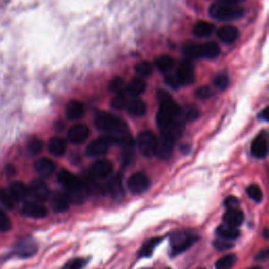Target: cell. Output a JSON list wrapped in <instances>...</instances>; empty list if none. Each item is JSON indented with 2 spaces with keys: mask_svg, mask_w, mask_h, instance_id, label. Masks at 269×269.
<instances>
[{
  "mask_svg": "<svg viewBox=\"0 0 269 269\" xmlns=\"http://www.w3.org/2000/svg\"><path fill=\"white\" fill-rule=\"evenodd\" d=\"M107 191L109 195L116 200H120L124 196V189H123L120 177L116 176L108 181Z\"/></svg>",
  "mask_w": 269,
  "mask_h": 269,
  "instance_id": "obj_26",
  "label": "cell"
},
{
  "mask_svg": "<svg viewBox=\"0 0 269 269\" xmlns=\"http://www.w3.org/2000/svg\"><path fill=\"white\" fill-rule=\"evenodd\" d=\"M95 125L96 128L108 134V136H113L116 138L123 139L124 136L128 135V126L118 117L108 114V113H100L95 119ZM121 144V143H120Z\"/></svg>",
  "mask_w": 269,
  "mask_h": 269,
  "instance_id": "obj_2",
  "label": "cell"
},
{
  "mask_svg": "<svg viewBox=\"0 0 269 269\" xmlns=\"http://www.w3.org/2000/svg\"><path fill=\"white\" fill-rule=\"evenodd\" d=\"M0 203H2L5 207L10 210L13 208L15 205V200L6 188H0Z\"/></svg>",
  "mask_w": 269,
  "mask_h": 269,
  "instance_id": "obj_36",
  "label": "cell"
},
{
  "mask_svg": "<svg viewBox=\"0 0 269 269\" xmlns=\"http://www.w3.org/2000/svg\"><path fill=\"white\" fill-rule=\"evenodd\" d=\"M184 116H185V119L187 121H194V120H196V119L199 118V116H200V110L195 105H189L185 109Z\"/></svg>",
  "mask_w": 269,
  "mask_h": 269,
  "instance_id": "obj_42",
  "label": "cell"
},
{
  "mask_svg": "<svg viewBox=\"0 0 269 269\" xmlns=\"http://www.w3.org/2000/svg\"><path fill=\"white\" fill-rule=\"evenodd\" d=\"M267 112H268V109H267V108H265V109L263 110V112L261 113V115H260V118H261V119H263V120H265V121H268Z\"/></svg>",
  "mask_w": 269,
  "mask_h": 269,
  "instance_id": "obj_51",
  "label": "cell"
},
{
  "mask_svg": "<svg viewBox=\"0 0 269 269\" xmlns=\"http://www.w3.org/2000/svg\"><path fill=\"white\" fill-rule=\"evenodd\" d=\"M216 233L218 234V236H220L221 239L226 240V241H232L239 238L240 235V231L238 228L235 227H231L228 225H221L217 228Z\"/></svg>",
  "mask_w": 269,
  "mask_h": 269,
  "instance_id": "obj_27",
  "label": "cell"
},
{
  "mask_svg": "<svg viewBox=\"0 0 269 269\" xmlns=\"http://www.w3.org/2000/svg\"><path fill=\"white\" fill-rule=\"evenodd\" d=\"M120 143H121V139L119 138H116L113 136L100 137V138H97L96 140H94L88 144L86 148V155L89 157L102 156L108 152L110 146L120 144Z\"/></svg>",
  "mask_w": 269,
  "mask_h": 269,
  "instance_id": "obj_5",
  "label": "cell"
},
{
  "mask_svg": "<svg viewBox=\"0 0 269 269\" xmlns=\"http://www.w3.org/2000/svg\"><path fill=\"white\" fill-rule=\"evenodd\" d=\"M249 269H263V268H261V267H258V266H256V267H252V268H249Z\"/></svg>",
  "mask_w": 269,
  "mask_h": 269,
  "instance_id": "obj_53",
  "label": "cell"
},
{
  "mask_svg": "<svg viewBox=\"0 0 269 269\" xmlns=\"http://www.w3.org/2000/svg\"><path fill=\"white\" fill-rule=\"evenodd\" d=\"M146 82L143 78H134L128 85V92L132 96H140L146 91Z\"/></svg>",
  "mask_w": 269,
  "mask_h": 269,
  "instance_id": "obj_29",
  "label": "cell"
},
{
  "mask_svg": "<svg viewBox=\"0 0 269 269\" xmlns=\"http://www.w3.org/2000/svg\"><path fill=\"white\" fill-rule=\"evenodd\" d=\"M89 137V129L85 124H76L70 129L68 139L73 144H82Z\"/></svg>",
  "mask_w": 269,
  "mask_h": 269,
  "instance_id": "obj_11",
  "label": "cell"
},
{
  "mask_svg": "<svg viewBox=\"0 0 269 269\" xmlns=\"http://www.w3.org/2000/svg\"><path fill=\"white\" fill-rule=\"evenodd\" d=\"M224 204H225V206L230 210V208H235V206H238V204H239V200L236 199L235 197H228L225 199L224 201Z\"/></svg>",
  "mask_w": 269,
  "mask_h": 269,
  "instance_id": "obj_48",
  "label": "cell"
},
{
  "mask_svg": "<svg viewBox=\"0 0 269 269\" xmlns=\"http://www.w3.org/2000/svg\"><path fill=\"white\" fill-rule=\"evenodd\" d=\"M126 106V97L123 92L117 93L116 96L112 99V107L115 109H122Z\"/></svg>",
  "mask_w": 269,
  "mask_h": 269,
  "instance_id": "obj_40",
  "label": "cell"
},
{
  "mask_svg": "<svg viewBox=\"0 0 269 269\" xmlns=\"http://www.w3.org/2000/svg\"><path fill=\"white\" fill-rule=\"evenodd\" d=\"M126 108H128V112L135 117H142L147 112L146 103L139 98H134L129 103H126Z\"/></svg>",
  "mask_w": 269,
  "mask_h": 269,
  "instance_id": "obj_22",
  "label": "cell"
},
{
  "mask_svg": "<svg viewBox=\"0 0 269 269\" xmlns=\"http://www.w3.org/2000/svg\"><path fill=\"white\" fill-rule=\"evenodd\" d=\"M219 39L224 43H232L239 37V31L235 26L225 25L220 27L217 33Z\"/></svg>",
  "mask_w": 269,
  "mask_h": 269,
  "instance_id": "obj_20",
  "label": "cell"
},
{
  "mask_svg": "<svg viewBox=\"0 0 269 269\" xmlns=\"http://www.w3.org/2000/svg\"><path fill=\"white\" fill-rule=\"evenodd\" d=\"M221 53L220 46L214 41H210L203 44H199V58L214 59L217 58Z\"/></svg>",
  "mask_w": 269,
  "mask_h": 269,
  "instance_id": "obj_19",
  "label": "cell"
},
{
  "mask_svg": "<svg viewBox=\"0 0 269 269\" xmlns=\"http://www.w3.org/2000/svg\"><path fill=\"white\" fill-rule=\"evenodd\" d=\"M183 54L189 61L193 59H198L199 58V44H196L194 42H187L183 46Z\"/></svg>",
  "mask_w": 269,
  "mask_h": 269,
  "instance_id": "obj_32",
  "label": "cell"
},
{
  "mask_svg": "<svg viewBox=\"0 0 269 269\" xmlns=\"http://www.w3.org/2000/svg\"><path fill=\"white\" fill-rule=\"evenodd\" d=\"M158 140L151 132H142L138 135L137 144L141 154L145 157H153L156 155Z\"/></svg>",
  "mask_w": 269,
  "mask_h": 269,
  "instance_id": "obj_7",
  "label": "cell"
},
{
  "mask_svg": "<svg viewBox=\"0 0 269 269\" xmlns=\"http://www.w3.org/2000/svg\"><path fill=\"white\" fill-rule=\"evenodd\" d=\"M243 220H244L243 213L236 208L227 210V212L223 216V221H224L225 225L235 227V228L242 224Z\"/></svg>",
  "mask_w": 269,
  "mask_h": 269,
  "instance_id": "obj_21",
  "label": "cell"
},
{
  "mask_svg": "<svg viewBox=\"0 0 269 269\" xmlns=\"http://www.w3.org/2000/svg\"><path fill=\"white\" fill-rule=\"evenodd\" d=\"M247 195L251 200L257 203L262 202L263 200V192L257 184H251L247 187Z\"/></svg>",
  "mask_w": 269,
  "mask_h": 269,
  "instance_id": "obj_35",
  "label": "cell"
},
{
  "mask_svg": "<svg viewBox=\"0 0 269 269\" xmlns=\"http://www.w3.org/2000/svg\"><path fill=\"white\" fill-rule=\"evenodd\" d=\"M28 192L38 201L47 200L51 194L49 186H47V184L44 181L40 179H35L31 182L29 187H28Z\"/></svg>",
  "mask_w": 269,
  "mask_h": 269,
  "instance_id": "obj_13",
  "label": "cell"
},
{
  "mask_svg": "<svg viewBox=\"0 0 269 269\" xmlns=\"http://www.w3.org/2000/svg\"><path fill=\"white\" fill-rule=\"evenodd\" d=\"M199 238L197 235H194L187 231H179L171 235L170 244H171V252L172 255H178L181 252L188 249L192 245H194Z\"/></svg>",
  "mask_w": 269,
  "mask_h": 269,
  "instance_id": "obj_6",
  "label": "cell"
},
{
  "mask_svg": "<svg viewBox=\"0 0 269 269\" xmlns=\"http://www.w3.org/2000/svg\"><path fill=\"white\" fill-rule=\"evenodd\" d=\"M136 70V73L141 76L142 78H144V77H148L152 75L153 73V67L150 62L147 61H142L140 63H138V65L136 66L135 68Z\"/></svg>",
  "mask_w": 269,
  "mask_h": 269,
  "instance_id": "obj_37",
  "label": "cell"
},
{
  "mask_svg": "<svg viewBox=\"0 0 269 269\" xmlns=\"http://www.w3.org/2000/svg\"><path fill=\"white\" fill-rule=\"evenodd\" d=\"M42 147H43L42 141L40 139H37V138L32 139L27 144V151H28V154L31 156L38 155L42 151Z\"/></svg>",
  "mask_w": 269,
  "mask_h": 269,
  "instance_id": "obj_38",
  "label": "cell"
},
{
  "mask_svg": "<svg viewBox=\"0 0 269 269\" xmlns=\"http://www.w3.org/2000/svg\"><path fill=\"white\" fill-rule=\"evenodd\" d=\"M173 146H175V142L160 137V141H158L157 143L156 155H158V157H160L161 159H166V158H168L171 155Z\"/></svg>",
  "mask_w": 269,
  "mask_h": 269,
  "instance_id": "obj_24",
  "label": "cell"
},
{
  "mask_svg": "<svg viewBox=\"0 0 269 269\" xmlns=\"http://www.w3.org/2000/svg\"><path fill=\"white\" fill-rule=\"evenodd\" d=\"M160 241H161V239L155 238V239L150 240L147 243H145L144 246L142 247V249L140 250V257H143V258L151 257L154 249H155V247L160 243Z\"/></svg>",
  "mask_w": 269,
  "mask_h": 269,
  "instance_id": "obj_34",
  "label": "cell"
},
{
  "mask_svg": "<svg viewBox=\"0 0 269 269\" xmlns=\"http://www.w3.org/2000/svg\"><path fill=\"white\" fill-rule=\"evenodd\" d=\"M210 15L219 21H232L240 19L244 15V10L238 4L217 2L210 8Z\"/></svg>",
  "mask_w": 269,
  "mask_h": 269,
  "instance_id": "obj_3",
  "label": "cell"
},
{
  "mask_svg": "<svg viewBox=\"0 0 269 269\" xmlns=\"http://www.w3.org/2000/svg\"><path fill=\"white\" fill-rule=\"evenodd\" d=\"M177 77L179 79V81L181 85H189L192 84L195 79H196V74H195V68L193 66V63L189 60L183 61L178 68L177 72Z\"/></svg>",
  "mask_w": 269,
  "mask_h": 269,
  "instance_id": "obj_9",
  "label": "cell"
},
{
  "mask_svg": "<svg viewBox=\"0 0 269 269\" xmlns=\"http://www.w3.org/2000/svg\"><path fill=\"white\" fill-rule=\"evenodd\" d=\"M214 246L220 251H225V250L231 249L233 247V244L226 240H217V241H214Z\"/></svg>",
  "mask_w": 269,
  "mask_h": 269,
  "instance_id": "obj_46",
  "label": "cell"
},
{
  "mask_svg": "<svg viewBox=\"0 0 269 269\" xmlns=\"http://www.w3.org/2000/svg\"><path fill=\"white\" fill-rule=\"evenodd\" d=\"M184 130V123L182 121L179 120H173L172 122H170L168 125H166L165 128L161 129V138L167 139L169 141L175 142L180 138V136L182 135Z\"/></svg>",
  "mask_w": 269,
  "mask_h": 269,
  "instance_id": "obj_12",
  "label": "cell"
},
{
  "mask_svg": "<svg viewBox=\"0 0 269 269\" xmlns=\"http://www.w3.org/2000/svg\"><path fill=\"white\" fill-rule=\"evenodd\" d=\"M159 103H160V107L157 114V123L158 126H159V129L161 130L180 116L181 108L175 101L172 100L171 97Z\"/></svg>",
  "mask_w": 269,
  "mask_h": 269,
  "instance_id": "obj_4",
  "label": "cell"
},
{
  "mask_svg": "<svg viewBox=\"0 0 269 269\" xmlns=\"http://www.w3.org/2000/svg\"><path fill=\"white\" fill-rule=\"evenodd\" d=\"M58 181L66 189L71 202L83 203L88 196V188L86 184L72 172L68 170H61L58 175Z\"/></svg>",
  "mask_w": 269,
  "mask_h": 269,
  "instance_id": "obj_1",
  "label": "cell"
},
{
  "mask_svg": "<svg viewBox=\"0 0 269 269\" xmlns=\"http://www.w3.org/2000/svg\"><path fill=\"white\" fill-rule=\"evenodd\" d=\"M236 262L235 255H226L219 259L216 263V269H230Z\"/></svg>",
  "mask_w": 269,
  "mask_h": 269,
  "instance_id": "obj_33",
  "label": "cell"
},
{
  "mask_svg": "<svg viewBox=\"0 0 269 269\" xmlns=\"http://www.w3.org/2000/svg\"><path fill=\"white\" fill-rule=\"evenodd\" d=\"M6 172H7V175L8 176H13L15 175V167L11 164H9L7 167H6Z\"/></svg>",
  "mask_w": 269,
  "mask_h": 269,
  "instance_id": "obj_49",
  "label": "cell"
},
{
  "mask_svg": "<svg viewBox=\"0 0 269 269\" xmlns=\"http://www.w3.org/2000/svg\"><path fill=\"white\" fill-rule=\"evenodd\" d=\"M167 269H169V268H167Z\"/></svg>",
  "mask_w": 269,
  "mask_h": 269,
  "instance_id": "obj_55",
  "label": "cell"
},
{
  "mask_svg": "<svg viewBox=\"0 0 269 269\" xmlns=\"http://www.w3.org/2000/svg\"><path fill=\"white\" fill-rule=\"evenodd\" d=\"M22 213L26 217L34 219H42L47 215V211L43 205L36 202L25 203L22 207Z\"/></svg>",
  "mask_w": 269,
  "mask_h": 269,
  "instance_id": "obj_17",
  "label": "cell"
},
{
  "mask_svg": "<svg viewBox=\"0 0 269 269\" xmlns=\"http://www.w3.org/2000/svg\"><path fill=\"white\" fill-rule=\"evenodd\" d=\"M85 264H86V261L84 259H80V258L73 259L63 266L62 269H82Z\"/></svg>",
  "mask_w": 269,
  "mask_h": 269,
  "instance_id": "obj_43",
  "label": "cell"
},
{
  "mask_svg": "<svg viewBox=\"0 0 269 269\" xmlns=\"http://www.w3.org/2000/svg\"><path fill=\"white\" fill-rule=\"evenodd\" d=\"M9 192L15 201H19L27 196L28 188L21 181H14L10 186Z\"/></svg>",
  "mask_w": 269,
  "mask_h": 269,
  "instance_id": "obj_25",
  "label": "cell"
},
{
  "mask_svg": "<svg viewBox=\"0 0 269 269\" xmlns=\"http://www.w3.org/2000/svg\"><path fill=\"white\" fill-rule=\"evenodd\" d=\"M34 168L40 177L51 178L56 170V165L52 160L47 159V158H41V159L35 162Z\"/></svg>",
  "mask_w": 269,
  "mask_h": 269,
  "instance_id": "obj_14",
  "label": "cell"
},
{
  "mask_svg": "<svg viewBox=\"0 0 269 269\" xmlns=\"http://www.w3.org/2000/svg\"><path fill=\"white\" fill-rule=\"evenodd\" d=\"M71 201L67 194L56 193L52 198V207L56 213H65L70 208Z\"/></svg>",
  "mask_w": 269,
  "mask_h": 269,
  "instance_id": "obj_23",
  "label": "cell"
},
{
  "mask_svg": "<svg viewBox=\"0 0 269 269\" xmlns=\"http://www.w3.org/2000/svg\"><path fill=\"white\" fill-rule=\"evenodd\" d=\"M200 269H203V268H200Z\"/></svg>",
  "mask_w": 269,
  "mask_h": 269,
  "instance_id": "obj_54",
  "label": "cell"
},
{
  "mask_svg": "<svg viewBox=\"0 0 269 269\" xmlns=\"http://www.w3.org/2000/svg\"><path fill=\"white\" fill-rule=\"evenodd\" d=\"M268 258V251L267 250H264L262 252H260V255L257 257V259H261V260H266Z\"/></svg>",
  "mask_w": 269,
  "mask_h": 269,
  "instance_id": "obj_50",
  "label": "cell"
},
{
  "mask_svg": "<svg viewBox=\"0 0 269 269\" xmlns=\"http://www.w3.org/2000/svg\"><path fill=\"white\" fill-rule=\"evenodd\" d=\"M213 95V91L210 86H201L196 91V97L201 100L208 99Z\"/></svg>",
  "mask_w": 269,
  "mask_h": 269,
  "instance_id": "obj_44",
  "label": "cell"
},
{
  "mask_svg": "<svg viewBox=\"0 0 269 269\" xmlns=\"http://www.w3.org/2000/svg\"><path fill=\"white\" fill-rule=\"evenodd\" d=\"M155 66L161 73H168L173 68V66H175V61H173L171 57L163 55L155 60Z\"/></svg>",
  "mask_w": 269,
  "mask_h": 269,
  "instance_id": "obj_31",
  "label": "cell"
},
{
  "mask_svg": "<svg viewBox=\"0 0 269 269\" xmlns=\"http://www.w3.org/2000/svg\"><path fill=\"white\" fill-rule=\"evenodd\" d=\"M113 168H114V166H113L112 162L108 161V160H105V159H102V160L95 161L91 165L89 172L94 178L104 179V178H107L110 176V173L113 172Z\"/></svg>",
  "mask_w": 269,
  "mask_h": 269,
  "instance_id": "obj_10",
  "label": "cell"
},
{
  "mask_svg": "<svg viewBox=\"0 0 269 269\" xmlns=\"http://www.w3.org/2000/svg\"><path fill=\"white\" fill-rule=\"evenodd\" d=\"M165 83L172 89H178L181 86V83L177 75H168L165 77Z\"/></svg>",
  "mask_w": 269,
  "mask_h": 269,
  "instance_id": "obj_45",
  "label": "cell"
},
{
  "mask_svg": "<svg viewBox=\"0 0 269 269\" xmlns=\"http://www.w3.org/2000/svg\"><path fill=\"white\" fill-rule=\"evenodd\" d=\"M84 105L78 100H71L66 107V114L69 120H79L84 115Z\"/></svg>",
  "mask_w": 269,
  "mask_h": 269,
  "instance_id": "obj_18",
  "label": "cell"
},
{
  "mask_svg": "<svg viewBox=\"0 0 269 269\" xmlns=\"http://www.w3.org/2000/svg\"><path fill=\"white\" fill-rule=\"evenodd\" d=\"M214 84L217 88L221 89V91H224L228 87L229 85V78L226 74H219L216 76L215 80H214Z\"/></svg>",
  "mask_w": 269,
  "mask_h": 269,
  "instance_id": "obj_39",
  "label": "cell"
},
{
  "mask_svg": "<svg viewBox=\"0 0 269 269\" xmlns=\"http://www.w3.org/2000/svg\"><path fill=\"white\" fill-rule=\"evenodd\" d=\"M12 228V222L9 216L0 210V232H7Z\"/></svg>",
  "mask_w": 269,
  "mask_h": 269,
  "instance_id": "obj_41",
  "label": "cell"
},
{
  "mask_svg": "<svg viewBox=\"0 0 269 269\" xmlns=\"http://www.w3.org/2000/svg\"><path fill=\"white\" fill-rule=\"evenodd\" d=\"M268 153V141L266 133L260 134L251 144V154L256 158H264Z\"/></svg>",
  "mask_w": 269,
  "mask_h": 269,
  "instance_id": "obj_16",
  "label": "cell"
},
{
  "mask_svg": "<svg viewBox=\"0 0 269 269\" xmlns=\"http://www.w3.org/2000/svg\"><path fill=\"white\" fill-rule=\"evenodd\" d=\"M150 185H151V181L148 177L143 172H136L128 180L129 189L135 195H139L146 192Z\"/></svg>",
  "mask_w": 269,
  "mask_h": 269,
  "instance_id": "obj_8",
  "label": "cell"
},
{
  "mask_svg": "<svg viewBox=\"0 0 269 269\" xmlns=\"http://www.w3.org/2000/svg\"><path fill=\"white\" fill-rule=\"evenodd\" d=\"M218 2H225V3H231V4H238L243 2V0H218Z\"/></svg>",
  "mask_w": 269,
  "mask_h": 269,
  "instance_id": "obj_52",
  "label": "cell"
},
{
  "mask_svg": "<svg viewBox=\"0 0 269 269\" xmlns=\"http://www.w3.org/2000/svg\"><path fill=\"white\" fill-rule=\"evenodd\" d=\"M37 251V245L35 241L31 238H26L21 240L16 245L15 252L21 258H28L34 256Z\"/></svg>",
  "mask_w": 269,
  "mask_h": 269,
  "instance_id": "obj_15",
  "label": "cell"
},
{
  "mask_svg": "<svg viewBox=\"0 0 269 269\" xmlns=\"http://www.w3.org/2000/svg\"><path fill=\"white\" fill-rule=\"evenodd\" d=\"M215 29V26L213 23L207 21H199L195 24L193 33L197 37H207L210 36Z\"/></svg>",
  "mask_w": 269,
  "mask_h": 269,
  "instance_id": "obj_30",
  "label": "cell"
},
{
  "mask_svg": "<svg viewBox=\"0 0 269 269\" xmlns=\"http://www.w3.org/2000/svg\"><path fill=\"white\" fill-rule=\"evenodd\" d=\"M47 148L49 152L56 157H60L67 151V143L66 141L62 138L59 137H54L49 141V144H47Z\"/></svg>",
  "mask_w": 269,
  "mask_h": 269,
  "instance_id": "obj_28",
  "label": "cell"
},
{
  "mask_svg": "<svg viewBox=\"0 0 269 269\" xmlns=\"http://www.w3.org/2000/svg\"><path fill=\"white\" fill-rule=\"evenodd\" d=\"M108 88L112 91V92H115L116 94L117 93H120V92H123L122 88H123V81L121 78H115L114 80H112V82L109 83L108 85Z\"/></svg>",
  "mask_w": 269,
  "mask_h": 269,
  "instance_id": "obj_47",
  "label": "cell"
}]
</instances>
